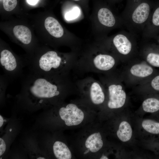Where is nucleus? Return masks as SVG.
<instances>
[{"instance_id": "17", "label": "nucleus", "mask_w": 159, "mask_h": 159, "mask_svg": "<svg viewBox=\"0 0 159 159\" xmlns=\"http://www.w3.org/2000/svg\"><path fill=\"white\" fill-rule=\"evenodd\" d=\"M147 62L151 66L159 67V53L154 52H148L145 53Z\"/></svg>"}, {"instance_id": "18", "label": "nucleus", "mask_w": 159, "mask_h": 159, "mask_svg": "<svg viewBox=\"0 0 159 159\" xmlns=\"http://www.w3.org/2000/svg\"><path fill=\"white\" fill-rule=\"evenodd\" d=\"M80 12V8L75 5H72L71 9L65 15V18L67 20H70L77 18Z\"/></svg>"}, {"instance_id": "26", "label": "nucleus", "mask_w": 159, "mask_h": 159, "mask_svg": "<svg viewBox=\"0 0 159 159\" xmlns=\"http://www.w3.org/2000/svg\"><path fill=\"white\" fill-rule=\"evenodd\" d=\"M37 159H45L44 157H39L37 158Z\"/></svg>"}, {"instance_id": "15", "label": "nucleus", "mask_w": 159, "mask_h": 159, "mask_svg": "<svg viewBox=\"0 0 159 159\" xmlns=\"http://www.w3.org/2000/svg\"><path fill=\"white\" fill-rule=\"evenodd\" d=\"M130 72L133 76L139 77L149 76L153 73L154 70L150 66L144 64H135L131 68Z\"/></svg>"}, {"instance_id": "20", "label": "nucleus", "mask_w": 159, "mask_h": 159, "mask_svg": "<svg viewBox=\"0 0 159 159\" xmlns=\"http://www.w3.org/2000/svg\"><path fill=\"white\" fill-rule=\"evenodd\" d=\"M150 86L153 90L159 92V75H156L152 79Z\"/></svg>"}, {"instance_id": "7", "label": "nucleus", "mask_w": 159, "mask_h": 159, "mask_svg": "<svg viewBox=\"0 0 159 159\" xmlns=\"http://www.w3.org/2000/svg\"><path fill=\"white\" fill-rule=\"evenodd\" d=\"M109 100L108 107L111 109L119 108L124 105L126 98L125 92L120 85L112 84L108 87Z\"/></svg>"}, {"instance_id": "21", "label": "nucleus", "mask_w": 159, "mask_h": 159, "mask_svg": "<svg viewBox=\"0 0 159 159\" xmlns=\"http://www.w3.org/2000/svg\"><path fill=\"white\" fill-rule=\"evenodd\" d=\"M6 145L4 140L0 138V156L2 155L6 150Z\"/></svg>"}, {"instance_id": "8", "label": "nucleus", "mask_w": 159, "mask_h": 159, "mask_svg": "<svg viewBox=\"0 0 159 159\" xmlns=\"http://www.w3.org/2000/svg\"><path fill=\"white\" fill-rule=\"evenodd\" d=\"M98 18L100 23L105 27L110 28L116 25L123 26L121 18L116 19L112 12L107 8L102 7L99 9Z\"/></svg>"}, {"instance_id": "16", "label": "nucleus", "mask_w": 159, "mask_h": 159, "mask_svg": "<svg viewBox=\"0 0 159 159\" xmlns=\"http://www.w3.org/2000/svg\"><path fill=\"white\" fill-rule=\"evenodd\" d=\"M132 134V129L130 124L126 121L121 122L117 132L119 139L123 142L127 141L131 139Z\"/></svg>"}, {"instance_id": "2", "label": "nucleus", "mask_w": 159, "mask_h": 159, "mask_svg": "<svg viewBox=\"0 0 159 159\" xmlns=\"http://www.w3.org/2000/svg\"><path fill=\"white\" fill-rule=\"evenodd\" d=\"M25 62L29 72L58 75H63L67 63L65 59L53 51H48L39 57Z\"/></svg>"}, {"instance_id": "9", "label": "nucleus", "mask_w": 159, "mask_h": 159, "mask_svg": "<svg viewBox=\"0 0 159 159\" xmlns=\"http://www.w3.org/2000/svg\"><path fill=\"white\" fill-rule=\"evenodd\" d=\"M93 64L97 69L107 71L112 68L115 64L114 58L110 55L100 54L94 59Z\"/></svg>"}, {"instance_id": "4", "label": "nucleus", "mask_w": 159, "mask_h": 159, "mask_svg": "<svg viewBox=\"0 0 159 159\" xmlns=\"http://www.w3.org/2000/svg\"><path fill=\"white\" fill-rule=\"evenodd\" d=\"M0 66L4 75L10 82L22 76L23 68L26 66L25 62L17 59L9 50L4 49L0 53Z\"/></svg>"}, {"instance_id": "3", "label": "nucleus", "mask_w": 159, "mask_h": 159, "mask_svg": "<svg viewBox=\"0 0 159 159\" xmlns=\"http://www.w3.org/2000/svg\"><path fill=\"white\" fill-rule=\"evenodd\" d=\"M150 14V6L143 2L126 8L122 13L120 18L123 26L137 37L142 34Z\"/></svg>"}, {"instance_id": "25", "label": "nucleus", "mask_w": 159, "mask_h": 159, "mask_svg": "<svg viewBox=\"0 0 159 159\" xmlns=\"http://www.w3.org/2000/svg\"><path fill=\"white\" fill-rule=\"evenodd\" d=\"M90 151V149L88 148L87 150H86V151L84 152V154H86L87 153L89 152Z\"/></svg>"}, {"instance_id": "22", "label": "nucleus", "mask_w": 159, "mask_h": 159, "mask_svg": "<svg viewBox=\"0 0 159 159\" xmlns=\"http://www.w3.org/2000/svg\"><path fill=\"white\" fill-rule=\"evenodd\" d=\"M39 0H26L27 3L31 5H34L39 2Z\"/></svg>"}, {"instance_id": "10", "label": "nucleus", "mask_w": 159, "mask_h": 159, "mask_svg": "<svg viewBox=\"0 0 159 159\" xmlns=\"http://www.w3.org/2000/svg\"><path fill=\"white\" fill-rule=\"evenodd\" d=\"M44 26L47 31L52 36L60 38L63 34V29L59 22L53 17H49L44 21Z\"/></svg>"}, {"instance_id": "24", "label": "nucleus", "mask_w": 159, "mask_h": 159, "mask_svg": "<svg viewBox=\"0 0 159 159\" xmlns=\"http://www.w3.org/2000/svg\"><path fill=\"white\" fill-rule=\"evenodd\" d=\"M100 159H108V158L107 156H105L104 155H102Z\"/></svg>"}, {"instance_id": "14", "label": "nucleus", "mask_w": 159, "mask_h": 159, "mask_svg": "<svg viewBox=\"0 0 159 159\" xmlns=\"http://www.w3.org/2000/svg\"><path fill=\"white\" fill-rule=\"evenodd\" d=\"M54 153L58 159H70L72 158L71 152L67 146L64 143L56 141L53 147Z\"/></svg>"}, {"instance_id": "23", "label": "nucleus", "mask_w": 159, "mask_h": 159, "mask_svg": "<svg viewBox=\"0 0 159 159\" xmlns=\"http://www.w3.org/2000/svg\"><path fill=\"white\" fill-rule=\"evenodd\" d=\"M4 119L1 115H0V127H1L4 123Z\"/></svg>"}, {"instance_id": "1", "label": "nucleus", "mask_w": 159, "mask_h": 159, "mask_svg": "<svg viewBox=\"0 0 159 159\" xmlns=\"http://www.w3.org/2000/svg\"><path fill=\"white\" fill-rule=\"evenodd\" d=\"M63 76L29 72L21 77L22 97L31 104H46L66 87Z\"/></svg>"}, {"instance_id": "19", "label": "nucleus", "mask_w": 159, "mask_h": 159, "mask_svg": "<svg viewBox=\"0 0 159 159\" xmlns=\"http://www.w3.org/2000/svg\"><path fill=\"white\" fill-rule=\"evenodd\" d=\"M3 4L4 9L7 11L14 9L17 4V0H3Z\"/></svg>"}, {"instance_id": "27", "label": "nucleus", "mask_w": 159, "mask_h": 159, "mask_svg": "<svg viewBox=\"0 0 159 159\" xmlns=\"http://www.w3.org/2000/svg\"><path fill=\"white\" fill-rule=\"evenodd\" d=\"M74 1H80L81 0H72Z\"/></svg>"}, {"instance_id": "11", "label": "nucleus", "mask_w": 159, "mask_h": 159, "mask_svg": "<svg viewBox=\"0 0 159 159\" xmlns=\"http://www.w3.org/2000/svg\"><path fill=\"white\" fill-rule=\"evenodd\" d=\"M90 96L92 103L95 105L102 103L105 99V95L99 83L94 82L90 87Z\"/></svg>"}, {"instance_id": "28", "label": "nucleus", "mask_w": 159, "mask_h": 159, "mask_svg": "<svg viewBox=\"0 0 159 159\" xmlns=\"http://www.w3.org/2000/svg\"></svg>"}, {"instance_id": "6", "label": "nucleus", "mask_w": 159, "mask_h": 159, "mask_svg": "<svg viewBox=\"0 0 159 159\" xmlns=\"http://www.w3.org/2000/svg\"><path fill=\"white\" fill-rule=\"evenodd\" d=\"M59 114L66 125L69 126L80 124L84 117L82 110L73 103L69 104L65 107H61L59 110Z\"/></svg>"}, {"instance_id": "13", "label": "nucleus", "mask_w": 159, "mask_h": 159, "mask_svg": "<svg viewBox=\"0 0 159 159\" xmlns=\"http://www.w3.org/2000/svg\"><path fill=\"white\" fill-rule=\"evenodd\" d=\"M13 32L16 37L23 44H28L30 43L32 34L27 27L23 25H17L14 27Z\"/></svg>"}, {"instance_id": "5", "label": "nucleus", "mask_w": 159, "mask_h": 159, "mask_svg": "<svg viewBox=\"0 0 159 159\" xmlns=\"http://www.w3.org/2000/svg\"><path fill=\"white\" fill-rule=\"evenodd\" d=\"M136 36L128 31L122 30L112 39L113 44L118 52L123 56L132 52Z\"/></svg>"}, {"instance_id": "12", "label": "nucleus", "mask_w": 159, "mask_h": 159, "mask_svg": "<svg viewBox=\"0 0 159 159\" xmlns=\"http://www.w3.org/2000/svg\"><path fill=\"white\" fill-rule=\"evenodd\" d=\"M103 145L102 137L99 132L94 133L90 135L85 143L86 147L92 153H96L102 147Z\"/></svg>"}]
</instances>
